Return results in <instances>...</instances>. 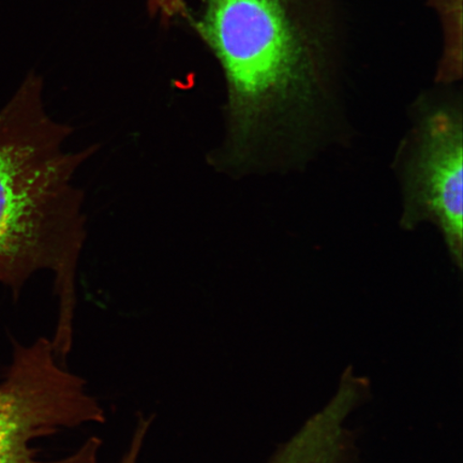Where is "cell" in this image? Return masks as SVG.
<instances>
[{"label":"cell","mask_w":463,"mask_h":463,"mask_svg":"<svg viewBox=\"0 0 463 463\" xmlns=\"http://www.w3.org/2000/svg\"><path fill=\"white\" fill-rule=\"evenodd\" d=\"M368 395L366 380L346 372L331 402L307 421L269 463H356L355 438L346 420Z\"/></svg>","instance_id":"cell-5"},{"label":"cell","mask_w":463,"mask_h":463,"mask_svg":"<svg viewBox=\"0 0 463 463\" xmlns=\"http://www.w3.org/2000/svg\"><path fill=\"white\" fill-rule=\"evenodd\" d=\"M138 459H140V451L135 448H130L121 457L119 463H137Z\"/></svg>","instance_id":"cell-8"},{"label":"cell","mask_w":463,"mask_h":463,"mask_svg":"<svg viewBox=\"0 0 463 463\" xmlns=\"http://www.w3.org/2000/svg\"><path fill=\"white\" fill-rule=\"evenodd\" d=\"M32 74L0 111V282L17 293L40 270L55 274L56 331L74 328L77 271L86 240L77 173L96 145L69 147L71 126L46 111Z\"/></svg>","instance_id":"cell-2"},{"label":"cell","mask_w":463,"mask_h":463,"mask_svg":"<svg viewBox=\"0 0 463 463\" xmlns=\"http://www.w3.org/2000/svg\"><path fill=\"white\" fill-rule=\"evenodd\" d=\"M147 4L150 14L164 21H171L187 14L184 0H147Z\"/></svg>","instance_id":"cell-7"},{"label":"cell","mask_w":463,"mask_h":463,"mask_svg":"<svg viewBox=\"0 0 463 463\" xmlns=\"http://www.w3.org/2000/svg\"><path fill=\"white\" fill-rule=\"evenodd\" d=\"M337 0H205L194 27L227 82L216 165L244 170L279 143L310 140L338 61Z\"/></svg>","instance_id":"cell-1"},{"label":"cell","mask_w":463,"mask_h":463,"mask_svg":"<svg viewBox=\"0 0 463 463\" xmlns=\"http://www.w3.org/2000/svg\"><path fill=\"white\" fill-rule=\"evenodd\" d=\"M462 130L461 103L426 104L399 154L402 227L413 229L424 222L436 224L459 269L463 249Z\"/></svg>","instance_id":"cell-4"},{"label":"cell","mask_w":463,"mask_h":463,"mask_svg":"<svg viewBox=\"0 0 463 463\" xmlns=\"http://www.w3.org/2000/svg\"><path fill=\"white\" fill-rule=\"evenodd\" d=\"M439 10L445 28V50L439 80L453 82L461 77V7L462 0H431Z\"/></svg>","instance_id":"cell-6"},{"label":"cell","mask_w":463,"mask_h":463,"mask_svg":"<svg viewBox=\"0 0 463 463\" xmlns=\"http://www.w3.org/2000/svg\"><path fill=\"white\" fill-rule=\"evenodd\" d=\"M106 420L82 376L58 361L51 339L15 345L13 364L0 383V463H99L102 441L98 437L52 461L40 460L33 443Z\"/></svg>","instance_id":"cell-3"}]
</instances>
